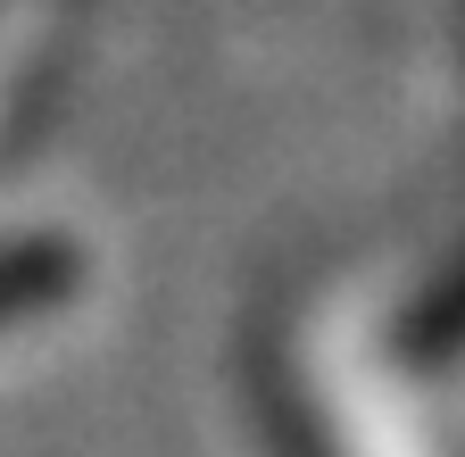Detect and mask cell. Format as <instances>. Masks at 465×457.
I'll use <instances>...</instances> for the list:
<instances>
[{"mask_svg": "<svg viewBox=\"0 0 465 457\" xmlns=\"http://www.w3.org/2000/svg\"><path fill=\"white\" fill-rule=\"evenodd\" d=\"M67 274H75V258H67V250H50V242H17V250H0V316L42 308L50 292H67Z\"/></svg>", "mask_w": 465, "mask_h": 457, "instance_id": "cell-1", "label": "cell"}]
</instances>
